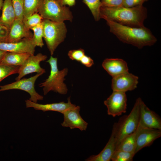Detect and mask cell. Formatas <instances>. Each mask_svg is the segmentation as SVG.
I'll list each match as a JSON object with an SVG mask.
<instances>
[{
	"label": "cell",
	"instance_id": "obj_1",
	"mask_svg": "<svg viewBox=\"0 0 161 161\" xmlns=\"http://www.w3.org/2000/svg\"><path fill=\"white\" fill-rule=\"evenodd\" d=\"M111 32L122 42L131 44L139 49L145 46H151L157 39L151 30L145 26L133 27L120 24L105 19Z\"/></svg>",
	"mask_w": 161,
	"mask_h": 161
},
{
	"label": "cell",
	"instance_id": "obj_2",
	"mask_svg": "<svg viewBox=\"0 0 161 161\" xmlns=\"http://www.w3.org/2000/svg\"><path fill=\"white\" fill-rule=\"evenodd\" d=\"M147 16V9L143 5L127 7H101L100 17L108 19L123 25L133 27H144Z\"/></svg>",
	"mask_w": 161,
	"mask_h": 161
},
{
	"label": "cell",
	"instance_id": "obj_3",
	"mask_svg": "<svg viewBox=\"0 0 161 161\" xmlns=\"http://www.w3.org/2000/svg\"><path fill=\"white\" fill-rule=\"evenodd\" d=\"M47 62L50 67V72L48 77L39 86L43 87L44 94L46 95L50 91H53L62 95L66 94L68 89L64 83L65 76L67 75L68 69L65 68L61 70L58 67V58L52 55Z\"/></svg>",
	"mask_w": 161,
	"mask_h": 161
},
{
	"label": "cell",
	"instance_id": "obj_4",
	"mask_svg": "<svg viewBox=\"0 0 161 161\" xmlns=\"http://www.w3.org/2000/svg\"><path fill=\"white\" fill-rule=\"evenodd\" d=\"M43 38L51 55L58 46L64 40L67 30L63 22H58L43 19Z\"/></svg>",
	"mask_w": 161,
	"mask_h": 161
},
{
	"label": "cell",
	"instance_id": "obj_5",
	"mask_svg": "<svg viewBox=\"0 0 161 161\" xmlns=\"http://www.w3.org/2000/svg\"><path fill=\"white\" fill-rule=\"evenodd\" d=\"M38 12L43 19L55 22H71L73 18L69 7L61 5L55 0H43Z\"/></svg>",
	"mask_w": 161,
	"mask_h": 161
},
{
	"label": "cell",
	"instance_id": "obj_6",
	"mask_svg": "<svg viewBox=\"0 0 161 161\" xmlns=\"http://www.w3.org/2000/svg\"><path fill=\"white\" fill-rule=\"evenodd\" d=\"M141 100L140 98H138L130 113L123 116L117 123V146L124 137L136 130L139 122Z\"/></svg>",
	"mask_w": 161,
	"mask_h": 161
},
{
	"label": "cell",
	"instance_id": "obj_7",
	"mask_svg": "<svg viewBox=\"0 0 161 161\" xmlns=\"http://www.w3.org/2000/svg\"><path fill=\"white\" fill-rule=\"evenodd\" d=\"M43 74L37 73L28 78L21 79L13 82L0 86V92L5 91L18 89L24 91L30 96L29 100L35 103L43 100V96L39 94L35 88V82L37 78Z\"/></svg>",
	"mask_w": 161,
	"mask_h": 161
},
{
	"label": "cell",
	"instance_id": "obj_8",
	"mask_svg": "<svg viewBox=\"0 0 161 161\" xmlns=\"http://www.w3.org/2000/svg\"><path fill=\"white\" fill-rule=\"evenodd\" d=\"M127 102L126 92L113 91L104 103L107 108L108 114L115 117L126 112Z\"/></svg>",
	"mask_w": 161,
	"mask_h": 161
},
{
	"label": "cell",
	"instance_id": "obj_9",
	"mask_svg": "<svg viewBox=\"0 0 161 161\" xmlns=\"http://www.w3.org/2000/svg\"><path fill=\"white\" fill-rule=\"evenodd\" d=\"M47 57L41 53L36 55H30L24 63L19 66L18 73V75L15 79L16 80L21 79L26 75L33 72L37 73L45 72L44 69L41 68L40 65L41 62L47 59Z\"/></svg>",
	"mask_w": 161,
	"mask_h": 161
},
{
	"label": "cell",
	"instance_id": "obj_10",
	"mask_svg": "<svg viewBox=\"0 0 161 161\" xmlns=\"http://www.w3.org/2000/svg\"><path fill=\"white\" fill-rule=\"evenodd\" d=\"M161 136V130L145 127L139 123L136 130V154L144 147L149 146Z\"/></svg>",
	"mask_w": 161,
	"mask_h": 161
},
{
	"label": "cell",
	"instance_id": "obj_11",
	"mask_svg": "<svg viewBox=\"0 0 161 161\" xmlns=\"http://www.w3.org/2000/svg\"><path fill=\"white\" fill-rule=\"evenodd\" d=\"M112 89L113 91L126 92L137 87L138 77L129 71L112 77Z\"/></svg>",
	"mask_w": 161,
	"mask_h": 161
},
{
	"label": "cell",
	"instance_id": "obj_12",
	"mask_svg": "<svg viewBox=\"0 0 161 161\" xmlns=\"http://www.w3.org/2000/svg\"><path fill=\"white\" fill-rule=\"evenodd\" d=\"M80 111V106H76L62 113L64 120L61 126L71 129L77 128L82 131L86 130L88 123L81 117Z\"/></svg>",
	"mask_w": 161,
	"mask_h": 161
},
{
	"label": "cell",
	"instance_id": "obj_13",
	"mask_svg": "<svg viewBox=\"0 0 161 161\" xmlns=\"http://www.w3.org/2000/svg\"><path fill=\"white\" fill-rule=\"evenodd\" d=\"M32 38H24L16 42L0 43V50L6 52L29 53L34 55L36 47Z\"/></svg>",
	"mask_w": 161,
	"mask_h": 161
},
{
	"label": "cell",
	"instance_id": "obj_14",
	"mask_svg": "<svg viewBox=\"0 0 161 161\" xmlns=\"http://www.w3.org/2000/svg\"><path fill=\"white\" fill-rule=\"evenodd\" d=\"M139 123L145 127L161 130L160 117L150 109L142 100L140 103Z\"/></svg>",
	"mask_w": 161,
	"mask_h": 161
},
{
	"label": "cell",
	"instance_id": "obj_15",
	"mask_svg": "<svg viewBox=\"0 0 161 161\" xmlns=\"http://www.w3.org/2000/svg\"><path fill=\"white\" fill-rule=\"evenodd\" d=\"M117 123L113 126L111 137L106 146L98 154L92 155L85 160L87 161H110L117 147L116 135Z\"/></svg>",
	"mask_w": 161,
	"mask_h": 161
},
{
	"label": "cell",
	"instance_id": "obj_16",
	"mask_svg": "<svg viewBox=\"0 0 161 161\" xmlns=\"http://www.w3.org/2000/svg\"><path fill=\"white\" fill-rule=\"evenodd\" d=\"M68 102H60L46 104H41L35 103L29 100H25V105L27 108H32L37 110H41L45 112L48 111L57 112L62 113L66 110L74 107L76 105L72 104L70 97H68Z\"/></svg>",
	"mask_w": 161,
	"mask_h": 161
},
{
	"label": "cell",
	"instance_id": "obj_17",
	"mask_svg": "<svg viewBox=\"0 0 161 161\" xmlns=\"http://www.w3.org/2000/svg\"><path fill=\"white\" fill-rule=\"evenodd\" d=\"M32 36L30 30L25 27L23 21L16 19L9 29L6 42H17L24 38H31Z\"/></svg>",
	"mask_w": 161,
	"mask_h": 161
},
{
	"label": "cell",
	"instance_id": "obj_18",
	"mask_svg": "<svg viewBox=\"0 0 161 161\" xmlns=\"http://www.w3.org/2000/svg\"><path fill=\"white\" fill-rule=\"evenodd\" d=\"M102 66L112 77L129 71L126 62L120 58L105 59L102 63Z\"/></svg>",
	"mask_w": 161,
	"mask_h": 161
},
{
	"label": "cell",
	"instance_id": "obj_19",
	"mask_svg": "<svg viewBox=\"0 0 161 161\" xmlns=\"http://www.w3.org/2000/svg\"><path fill=\"white\" fill-rule=\"evenodd\" d=\"M0 17V24L9 29L16 19L15 11L11 0H4Z\"/></svg>",
	"mask_w": 161,
	"mask_h": 161
},
{
	"label": "cell",
	"instance_id": "obj_20",
	"mask_svg": "<svg viewBox=\"0 0 161 161\" xmlns=\"http://www.w3.org/2000/svg\"><path fill=\"white\" fill-rule=\"evenodd\" d=\"M30 55L27 53L6 52L0 64L20 66Z\"/></svg>",
	"mask_w": 161,
	"mask_h": 161
},
{
	"label": "cell",
	"instance_id": "obj_21",
	"mask_svg": "<svg viewBox=\"0 0 161 161\" xmlns=\"http://www.w3.org/2000/svg\"><path fill=\"white\" fill-rule=\"evenodd\" d=\"M136 134V130L133 133L124 137L117 145L115 150L123 151L133 153L135 154Z\"/></svg>",
	"mask_w": 161,
	"mask_h": 161
},
{
	"label": "cell",
	"instance_id": "obj_22",
	"mask_svg": "<svg viewBox=\"0 0 161 161\" xmlns=\"http://www.w3.org/2000/svg\"><path fill=\"white\" fill-rule=\"evenodd\" d=\"M43 0H24L23 20L37 13Z\"/></svg>",
	"mask_w": 161,
	"mask_h": 161
},
{
	"label": "cell",
	"instance_id": "obj_23",
	"mask_svg": "<svg viewBox=\"0 0 161 161\" xmlns=\"http://www.w3.org/2000/svg\"><path fill=\"white\" fill-rule=\"evenodd\" d=\"M88 7L96 21L100 19V10L101 6V0H83Z\"/></svg>",
	"mask_w": 161,
	"mask_h": 161
},
{
	"label": "cell",
	"instance_id": "obj_24",
	"mask_svg": "<svg viewBox=\"0 0 161 161\" xmlns=\"http://www.w3.org/2000/svg\"><path fill=\"white\" fill-rule=\"evenodd\" d=\"M30 29L33 32L32 38L35 45L42 48L44 45L43 41V29L42 23L32 27Z\"/></svg>",
	"mask_w": 161,
	"mask_h": 161
},
{
	"label": "cell",
	"instance_id": "obj_25",
	"mask_svg": "<svg viewBox=\"0 0 161 161\" xmlns=\"http://www.w3.org/2000/svg\"><path fill=\"white\" fill-rule=\"evenodd\" d=\"M19 66L0 64V82L10 75L18 73Z\"/></svg>",
	"mask_w": 161,
	"mask_h": 161
},
{
	"label": "cell",
	"instance_id": "obj_26",
	"mask_svg": "<svg viewBox=\"0 0 161 161\" xmlns=\"http://www.w3.org/2000/svg\"><path fill=\"white\" fill-rule=\"evenodd\" d=\"M135 154L123 151L115 150L111 159L112 161H132Z\"/></svg>",
	"mask_w": 161,
	"mask_h": 161
},
{
	"label": "cell",
	"instance_id": "obj_27",
	"mask_svg": "<svg viewBox=\"0 0 161 161\" xmlns=\"http://www.w3.org/2000/svg\"><path fill=\"white\" fill-rule=\"evenodd\" d=\"M43 18L39 14L35 13L23 21L26 28L30 30L32 27L41 23Z\"/></svg>",
	"mask_w": 161,
	"mask_h": 161
},
{
	"label": "cell",
	"instance_id": "obj_28",
	"mask_svg": "<svg viewBox=\"0 0 161 161\" xmlns=\"http://www.w3.org/2000/svg\"><path fill=\"white\" fill-rule=\"evenodd\" d=\"M16 15V19L23 20L24 0H11Z\"/></svg>",
	"mask_w": 161,
	"mask_h": 161
},
{
	"label": "cell",
	"instance_id": "obj_29",
	"mask_svg": "<svg viewBox=\"0 0 161 161\" xmlns=\"http://www.w3.org/2000/svg\"><path fill=\"white\" fill-rule=\"evenodd\" d=\"M84 55L85 51L83 49L81 48L70 50L68 53V55L70 59L78 62H80Z\"/></svg>",
	"mask_w": 161,
	"mask_h": 161
},
{
	"label": "cell",
	"instance_id": "obj_30",
	"mask_svg": "<svg viewBox=\"0 0 161 161\" xmlns=\"http://www.w3.org/2000/svg\"><path fill=\"white\" fill-rule=\"evenodd\" d=\"M123 0H101V7H114L123 6Z\"/></svg>",
	"mask_w": 161,
	"mask_h": 161
},
{
	"label": "cell",
	"instance_id": "obj_31",
	"mask_svg": "<svg viewBox=\"0 0 161 161\" xmlns=\"http://www.w3.org/2000/svg\"><path fill=\"white\" fill-rule=\"evenodd\" d=\"M148 0H123V6L131 7L139 5H143V4Z\"/></svg>",
	"mask_w": 161,
	"mask_h": 161
},
{
	"label": "cell",
	"instance_id": "obj_32",
	"mask_svg": "<svg viewBox=\"0 0 161 161\" xmlns=\"http://www.w3.org/2000/svg\"><path fill=\"white\" fill-rule=\"evenodd\" d=\"M9 31L7 27L0 24V43L6 42Z\"/></svg>",
	"mask_w": 161,
	"mask_h": 161
},
{
	"label": "cell",
	"instance_id": "obj_33",
	"mask_svg": "<svg viewBox=\"0 0 161 161\" xmlns=\"http://www.w3.org/2000/svg\"><path fill=\"white\" fill-rule=\"evenodd\" d=\"M79 62L83 65L88 67H91L94 64L93 60L90 57L85 55L82 57Z\"/></svg>",
	"mask_w": 161,
	"mask_h": 161
},
{
	"label": "cell",
	"instance_id": "obj_34",
	"mask_svg": "<svg viewBox=\"0 0 161 161\" xmlns=\"http://www.w3.org/2000/svg\"><path fill=\"white\" fill-rule=\"evenodd\" d=\"M62 6H68L72 7L76 3V0H55Z\"/></svg>",
	"mask_w": 161,
	"mask_h": 161
},
{
	"label": "cell",
	"instance_id": "obj_35",
	"mask_svg": "<svg viewBox=\"0 0 161 161\" xmlns=\"http://www.w3.org/2000/svg\"><path fill=\"white\" fill-rule=\"evenodd\" d=\"M6 52L0 50V62L2 60L4 55Z\"/></svg>",
	"mask_w": 161,
	"mask_h": 161
},
{
	"label": "cell",
	"instance_id": "obj_36",
	"mask_svg": "<svg viewBox=\"0 0 161 161\" xmlns=\"http://www.w3.org/2000/svg\"><path fill=\"white\" fill-rule=\"evenodd\" d=\"M4 0H0V10H1L3 3Z\"/></svg>",
	"mask_w": 161,
	"mask_h": 161
}]
</instances>
